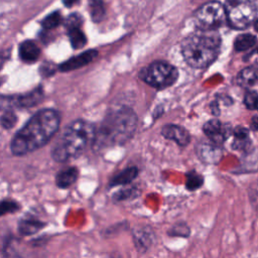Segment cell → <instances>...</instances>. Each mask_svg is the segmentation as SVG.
Segmentation results:
<instances>
[{
  "label": "cell",
  "mask_w": 258,
  "mask_h": 258,
  "mask_svg": "<svg viewBox=\"0 0 258 258\" xmlns=\"http://www.w3.org/2000/svg\"><path fill=\"white\" fill-rule=\"evenodd\" d=\"M43 227L44 223L36 219H23L19 223L18 230L22 235H31L38 232Z\"/></svg>",
  "instance_id": "17"
},
{
  "label": "cell",
  "mask_w": 258,
  "mask_h": 258,
  "mask_svg": "<svg viewBox=\"0 0 258 258\" xmlns=\"http://www.w3.org/2000/svg\"><path fill=\"white\" fill-rule=\"evenodd\" d=\"M199 158L206 163H218L223 156V150L220 144L213 142H202L197 146Z\"/></svg>",
  "instance_id": "9"
},
{
  "label": "cell",
  "mask_w": 258,
  "mask_h": 258,
  "mask_svg": "<svg viewBox=\"0 0 258 258\" xmlns=\"http://www.w3.org/2000/svg\"><path fill=\"white\" fill-rule=\"evenodd\" d=\"M82 23V17L75 13V14H72L68 17L67 21H66V27L67 29H70V28H73V27H79Z\"/></svg>",
  "instance_id": "28"
},
{
  "label": "cell",
  "mask_w": 258,
  "mask_h": 258,
  "mask_svg": "<svg viewBox=\"0 0 258 258\" xmlns=\"http://www.w3.org/2000/svg\"><path fill=\"white\" fill-rule=\"evenodd\" d=\"M177 77V69L163 60L153 61L139 73V78L144 83L159 90L171 86Z\"/></svg>",
  "instance_id": "5"
},
{
  "label": "cell",
  "mask_w": 258,
  "mask_h": 258,
  "mask_svg": "<svg viewBox=\"0 0 258 258\" xmlns=\"http://www.w3.org/2000/svg\"><path fill=\"white\" fill-rule=\"evenodd\" d=\"M41 74L44 75V76H49L51 74H53L54 72V69H53V66L52 63H44L42 67H41Z\"/></svg>",
  "instance_id": "30"
},
{
  "label": "cell",
  "mask_w": 258,
  "mask_h": 258,
  "mask_svg": "<svg viewBox=\"0 0 258 258\" xmlns=\"http://www.w3.org/2000/svg\"><path fill=\"white\" fill-rule=\"evenodd\" d=\"M90 13L93 21L100 22L105 16V7L101 0H91Z\"/></svg>",
  "instance_id": "20"
},
{
  "label": "cell",
  "mask_w": 258,
  "mask_h": 258,
  "mask_svg": "<svg viewBox=\"0 0 258 258\" xmlns=\"http://www.w3.org/2000/svg\"><path fill=\"white\" fill-rule=\"evenodd\" d=\"M59 115L55 110L37 111L20 128L11 140L10 148L14 155H24L44 146L59 127Z\"/></svg>",
  "instance_id": "1"
},
{
  "label": "cell",
  "mask_w": 258,
  "mask_h": 258,
  "mask_svg": "<svg viewBox=\"0 0 258 258\" xmlns=\"http://www.w3.org/2000/svg\"><path fill=\"white\" fill-rule=\"evenodd\" d=\"M43 97V92L41 88H37L27 94H24L22 96H18L15 98H8L7 99V108H10V106H16L21 108L26 107H32L38 104Z\"/></svg>",
  "instance_id": "12"
},
{
  "label": "cell",
  "mask_w": 258,
  "mask_h": 258,
  "mask_svg": "<svg viewBox=\"0 0 258 258\" xmlns=\"http://www.w3.org/2000/svg\"><path fill=\"white\" fill-rule=\"evenodd\" d=\"M251 128L253 130H258V116H254L251 121Z\"/></svg>",
  "instance_id": "31"
},
{
  "label": "cell",
  "mask_w": 258,
  "mask_h": 258,
  "mask_svg": "<svg viewBox=\"0 0 258 258\" xmlns=\"http://www.w3.org/2000/svg\"><path fill=\"white\" fill-rule=\"evenodd\" d=\"M78 2H79V0H62V3L66 7H72Z\"/></svg>",
  "instance_id": "32"
},
{
  "label": "cell",
  "mask_w": 258,
  "mask_h": 258,
  "mask_svg": "<svg viewBox=\"0 0 258 258\" xmlns=\"http://www.w3.org/2000/svg\"><path fill=\"white\" fill-rule=\"evenodd\" d=\"M97 55H98V51L95 49L86 50V51L61 62L58 67V70L60 72H70V71L80 69L86 64H89L91 61H93V59Z\"/></svg>",
  "instance_id": "10"
},
{
  "label": "cell",
  "mask_w": 258,
  "mask_h": 258,
  "mask_svg": "<svg viewBox=\"0 0 258 258\" xmlns=\"http://www.w3.org/2000/svg\"><path fill=\"white\" fill-rule=\"evenodd\" d=\"M136 126L137 116L131 108L122 106L108 112L97 128L93 143L94 150L123 145L134 135Z\"/></svg>",
  "instance_id": "2"
},
{
  "label": "cell",
  "mask_w": 258,
  "mask_h": 258,
  "mask_svg": "<svg viewBox=\"0 0 258 258\" xmlns=\"http://www.w3.org/2000/svg\"><path fill=\"white\" fill-rule=\"evenodd\" d=\"M79 175L77 167L70 166L61 169L55 175V183L60 188H68L76 182Z\"/></svg>",
  "instance_id": "15"
},
{
  "label": "cell",
  "mask_w": 258,
  "mask_h": 258,
  "mask_svg": "<svg viewBox=\"0 0 258 258\" xmlns=\"http://www.w3.org/2000/svg\"><path fill=\"white\" fill-rule=\"evenodd\" d=\"M19 206L16 202L11 200H4L1 203V214L5 215L7 213H14L18 211Z\"/></svg>",
  "instance_id": "27"
},
{
  "label": "cell",
  "mask_w": 258,
  "mask_h": 258,
  "mask_svg": "<svg viewBox=\"0 0 258 258\" xmlns=\"http://www.w3.org/2000/svg\"><path fill=\"white\" fill-rule=\"evenodd\" d=\"M221 37L215 30H202L190 34L181 42V53L188 66L204 69L218 56Z\"/></svg>",
  "instance_id": "4"
},
{
  "label": "cell",
  "mask_w": 258,
  "mask_h": 258,
  "mask_svg": "<svg viewBox=\"0 0 258 258\" xmlns=\"http://www.w3.org/2000/svg\"><path fill=\"white\" fill-rule=\"evenodd\" d=\"M137 191L135 188L133 187H128V188H124L119 190L115 196H114V200L115 201H124V200H130L132 198H134L136 196Z\"/></svg>",
  "instance_id": "26"
},
{
  "label": "cell",
  "mask_w": 258,
  "mask_h": 258,
  "mask_svg": "<svg viewBox=\"0 0 258 258\" xmlns=\"http://www.w3.org/2000/svg\"><path fill=\"white\" fill-rule=\"evenodd\" d=\"M204 182V178L202 175L197 173L196 171H190L186 174V182L185 186L189 190H196L197 188L201 187Z\"/></svg>",
  "instance_id": "22"
},
{
  "label": "cell",
  "mask_w": 258,
  "mask_h": 258,
  "mask_svg": "<svg viewBox=\"0 0 258 258\" xmlns=\"http://www.w3.org/2000/svg\"><path fill=\"white\" fill-rule=\"evenodd\" d=\"M253 25H254V28H255V29L258 31V18L254 20V22H253Z\"/></svg>",
  "instance_id": "33"
},
{
  "label": "cell",
  "mask_w": 258,
  "mask_h": 258,
  "mask_svg": "<svg viewBox=\"0 0 258 258\" xmlns=\"http://www.w3.org/2000/svg\"><path fill=\"white\" fill-rule=\"evenodd\" d=\"M237 84L243 88H250L258 84V64L243 69L237 77Z\"/></svg>",
  "instance_id": "13"
},
{
  "label": "cell",
  "mask_w": 258,
  "mask_h": 258,
  "mask_svg": "<svg viewBox=\"0 0 258 258\" xmlns=\"http://www.w3.org/2000/svg\"><path fill=\"white\" fill-rule=\"evenodd\" d=\"M97 128L89 121L78 119L67 125L51 149V156L57 162H64L80 156L89 145H93Z\"/></svg>",
  "instance_id": "3"
},
{
  "label": "cell",
  "mask_w": 258,
  "mask_h": 258,
  "mask_svg": "<svg viewBox=\"0 0 258 258\" xmlns=\"http://www.w3.org/2000/svg\"><path fill=\"white\" fill-rule=\"evenodd\" d=\"M204 133L217 144H222L231 134V127L228 124H223L217 119L210 120L204 124Z\"/></svg>",
  "instance_id": "8"
},
{
  "label": "cell",
  "mask_w": 258,
  "mask_h": 258,
  "mask_svg": "<svg viewBox=\"0 0 258 258\" xmlns=\"http://www.w3.org/2000/svg\"><path fill=\"white\" fill-rule=\"evenodd\" d=\"M68 35H69L71 44L75 49L82 48L87 43V37L85 33L81 30L80 26L68 29Z\"/></svg>",
  "instance_id": "18"
},
{
  "label": "cell",
  "mask_w": 258,
  "mask_h": 258,
  "mask_svg": "<svg viewBox=\"0 0 258 258\" xmlns=\"http://www.w3.org/2000/svg\"><path fill=\"white\" fill-rule=\"evenodd\" d=\"M40 54L37 44L31 40H25L19 45V56L25 62H34Z\"/></svg>",
  "instance_id": "14"
},
{
  "label": "cell",
  "mask_w": 258,
  "mask_h": 258,
  "mask_svg": "<svg viewBox=\"0 0 258 258\" xmlns=\"http://www.w3.org/2000/svg\"><path fill=\"white\" fill-rule=\"evenodd\" d=\"M256 43V37L250 33L240 34L234 41V47L237 51H244L252 47Z\"/></svg>",
  "instance_id": "19"
},
{
  "label": "cell",
  "mask_w": 258,
  "mask_h": 258,
  "mask_svg": "<svg viewBox=\"0 0 258 258\" xmlns=\"http://www.w3.org/2000/svg\"><path fill=\"white\" fill-rule=\"evenodd\" d=\"M16 120H17V117L10 108H6V110L3 111L1 115V125L3 128L11 129L15 125Z\"/></svg>",
  "instance_id": "24"
},
{
  "label": "cell",
  "mask_w": 258,
  "mask_h": 258,
  "mask_svg": "<svg viewBox=\"0 0 258 258\" xmlns=\"http://www.w3.org/2000/svg\"><path fill=\"white\" fill-rule=\"evenodd\" d=\"M244 104L248 109L258 111V93L255 91H248L244 97Z\"/></svg>",
  "instance_id": "25"
},
{
  "label": "cell",
  "mask_w": 258,
  "mask_h": 258,
  "mask_svg": "<svg viewBox=\"0 0 258 258\" xmlns=\"http://www.w3.org/2000/svg\"><path fill=\"white\" fill-rule=\"evenodd\" d=\"M138 174V169L135 166H131L128 168H125L124 170H122L121 172H119L117 175H115L111 182L110 185H124V184H128L131 181H133L136 176Z\"/></svg>",
  "instance_id": "16"
},
{
  "label": "cell",
  "mask_w": 258,
  "mask_h": 258,
  "mask_svg": "<svg viewBox=\"0 0 258 258\" xmlns=\"http://www.w3.org/2000/svg\"><path fill=\"white\" fill-rule=\"evenodd\" d=\"M134 240L136 247L145 251V249L151 244V233H147L146 229L142 231H137V233L134 234Z\"/></svg>",
  "instance_id": "21"
},
{
  "label": "cell",
  "mask_w": 258,
  "mask_h": 258,
  "mask_svg": "<svg viewBox=\"0 0 258 258\" xmlns=\"http://www.w3.org/2000/svg\"><path fill=\"white\" fill-rule=\"evenodd\" d=\"M225 9L227 21L235 29L248 27L256 18V8L250 0H226Z\"/></svg>",
  "instance_id": "6"
},
{
  "label": "cell",
  "mask_w": 258,
  "mask_h": 258,
  "mask_svg": "<svg viewBox=\"0 0 258 258\" xmlns=\"http://www.w3.org/2000/svg\"><path fill=\"white\" fill-rule=\"evenodd\" d=\"M194 20L202 30H215L227 20L225 5L218 1L207 2L196 11Z\"/></svg>",
  "instance_id": "7"
},
{
  "label": "cell",
  "mask_w": 258,
  "mask_h": 258,
  "mask_svg": "<svg viewBox=\"0 0 258 258\" xmlns=\"http://www.w3.org/2000/svg\"><path fill=\"white\" fill-rule=\"evenodd\" d=\"M62 18H61V15L58 11H54L52 12L51 14L47 15L42 21H41V25L43 28L45 29H52V28H55L57 27L60 22H61Z\"/></svg>",
  "instance_id": "23"
},
{
  "label": "cell",
  "mask_w": 258,
  "mask_h": 258,
  "mask_svg": "<svg viewBox=\"0 0 258 258\" xmlns=\"http://www.w3.org/2000/svg\"><path fill=\"white\" fill-rule=\"evenodd\" d=\"M235 139H249V132L244 127H236L233 130Z\"/></svg>",
  "instance_id": "29"
},
{
  "label": "cell",
  "mask_w": 258,
  "mask_h": 258,
  "mask_svg": "<svg viewBox=\"0 0 258 258\" xmlns=\"http://www.w3.org/2000/svg\"><path fill=\"white\" fill-rule=\"evenodd\" d=\"M161 135L174 141L179 146H186L190 141V135L186 129L174 124H167L161 128Z\"/></svg>",
  "instance_id": "11"
}]
</instances>
